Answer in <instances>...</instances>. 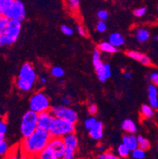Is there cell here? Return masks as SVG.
Segmentation results:
<instances>
[{
    "label": "cell",
    "mask_w": 158,
    "mask_h": 159,
    "mask_svg": "<svg viewBox=\"0 0 158 159\" xmlns=\"http://www.w3.org/2000/svg\"><path fill=\"white\" fill-rule=\"evenodd\" d=\"M51 136L48 131L37 128L33 134L25 137L21 142V151L24 157H38L42 150L47 147Z\"/></svg>",
    "instance_id": "obj_1"
},
{
    "label": "cell",
    "mask_w": 158,
    "mask_h": 159,
    "mask_svg": "<svg viewBox=\"0 0 158 159\" xmlns=\"http://www.w3.org/2000/svg\"><path fill=\"white\" fill-rule=\"evenodd\" d=\"M37 79V74L33 65L29 63H25L20 69L16 86L17 89L22 92H29L33 88Z\"/></svg>",
    "instance_id": "obj_2"
},
{
    "label": "cell",
    "mask_w": 158,
    "mask_h": 159,
    "mask_svg": "<svg viewBox=\"0 0 158 159\" xmlns=\"http://www.w3.org/2000/svg\"><path fill=\"white\" fill-rule=\"evenodd\" d=\"M66 146L63 138L52 137L47 147L43 149L37 158L61 159L63 158Z\"/></svg>",
    "instance_id": "obj_3"
},
{
    "label": "cell",
    "mask_w": 158,
    "mask_h": 159,
    "mask_svg": "<svg viewBox=\"0 0 158 159\" xmlns=\"http://www.w3.org/2000/svg\"><path fill=\"white\" fill-rule=\"evenodd\" d=\"M21 30V21L10 20L7 30L0 37V48L12 45L19 37Z\"/></svg>",
    "instance_id": "obj_4"
},
{
    "label": "cell",
    "mask_w": 158,
    "mask_h": 159,
    "mask_svg": "<svg viewBox=\"0 0 158 159\" xmlns=\"http://www.w3.org/2000/svg\"><path fill=\"white\" fill-rule=\"evenodd\" d=\"M74 131L75 124L58 117H54L49 129L51 136L56 138H63L65 135Z\"/></svg>",
    "instance_id": "obj_5"
},
{
    "label": "cell",
    "mask_w": 158,
    "mask_h": 159,
    "mask_svg": "<svg viewBox=\"0 0 158 159\" xmlns=\"http://www.w3.org/2000/svg\"><path fill=\"white\" fill-rule=\"evenodd\" d=\"M38 113L33 110L27 111L23 115L21 121V133L22 136L27 137L37 129Z\"/></svg>",
    "instance_id": "obj_6"
},
{
    "label": "cell",
    "mask_w": 158,
    "mask_h": 159,
    "mask_svg": "<svg viewBox=\"0 0 158 159\" xmlns=\"http://www.w3.org/2000/svg\"><path fill=\"white\" fill-rule=\"evenodd\" d=\"M30 110L40 113L50 108V100L42 91L35 93L29 100Z\"/></svg>",
    "instance_id": "obj_7"
},
{
    "label": "cell",
    "mask_w": 158,
    "mask_h": 159,
    "mask_svg": "<svg viewBox=\"0 0 158 159\" xmlns=\"http://www.w3.org/2000/svg\"><path fill=\"white\" fill-rule=\"evenodd\" d=\"M51 112L55 117L66 120L74 124H76L78 121V116L76 111L74 110L73 108H69V106H65L63 105H56L52 107Z\"/></svg>",
    "instance_id": "obj_8"
},
{
    "label": "cell",
    "mask_w": 158,
    "mask_h": 159,
    "mask_svg": "<svg viewBox=\"0 0 158 159\" xmlns=\"http://www.w3.org/2000/svg\"><path fill=\"white\" fill-rule=\"evenodd\" d=\"M26 11L25 5L21 0H14L4 15L7 16L10 20H17L23 21L25 18Z\"/></svg>",
    "instance_id": "obj_9"
},
{
    "label": "cell",
    "mask_w": 158,
    "mask_h": 159,
    "mask_svg": "<svg viewBox=\"0 0 158 159\" xmlns=\"http://www.w3.org/2000/svg\"><path fill=\"white\" fill-rule=\"evenodd\" d=\"M54 115L51 111L47 110L38 113V121H37V128L48 131L51 124L54 119Z\"/></svg>",
    "instance_id": "obj_10"
},
{
    "label": "cell",
    "mask_w": 158,
    "mask_h": 159,
    "mask_svg": "<svg viewBox=\"0 0 158 159\" xmlns=\"http://www.w3.org/2000/svg\"><path fill=\"white\" fill-rule=\"evenodd\" d=\"M95 70L100 82H106V81L111 77V66H110L108 63H102L99 66H97V68H95Z\"/></svg>",
    "instance_id": "obj_11"
},
{
    "label": "cell",
    "mask_w": 158,
    "mask_h": 159,
    "mask_svg": "<svg viewBox=\"0 0 158 159\" xmlns=\"http://www.w3.org/2000/svg\"><path fill=\"white\" fill-rule=\"evenodd\" d=\"M126 55H127L128 57L131 58L133 60H136V61L139 62L140 63H142V65H145V66H151L152 62L149 56H147L146 55H145L144 53H142L138 51H127L126 52Z\"/></svg>",
    "instance_id": "obj_12"
},
{
    "label": "cell",
    "mask_w": 158,
    "mask_h": 159,
    "mask_svg": "<svg viewBox=\"0 0 158 159\" xmlns=\"http://www.w3.org/2000/svg\"><path fill=\"white\" fill-rule=\"evenodd\" d=\"M148 98L150 105L153 108H158V90L157 87L154 84L148 86Z\"/></svg>",
    "instance_id": "obj_13"
},
{
    "label": "cell",
    "mask_w": 158,
    "mask_h": 159,
    "mask_svg": "<svg viewBox=\"0 0 158 159\" xmlns=\"http://www.w3.org/2000/svg\"><path fill=\"white\" fill-rule=\"evenodd\" d=\"M89 136L95 140H100L104 136V124L97 121L92 128L89 130Z\"/></svg>",
    "instance_id": "obj_14"
},
{
    "label": "cell",
    "mask_w": 158,
    "mask_h": 159,
    "mask_svg": "<svg viewBox=\"0 0 158 159\" xmlns=\"http://www.w3.org/2000/svg\"><path fill=\"white\" fill-rule=\"evenodd\" d=\"M123 143L128 147L130 151L138 147V137L134 134H127L123 137Z\"/></svg>",
    "instance_id": "obj_15"
},
{
    "label": "cell",
    "mask_w": 158,
    "mask_h": 159,
    "mask_svg": "<svg viewBox=\"0 0 158 159\" xmlns=\"http://www.w3.org/2000/svg\"><path fill=\"white\" fill-rule=\"evenodd\" d=\"M63 139L66 147H69V148L77 150L78 147V140L74 132L70 133L68 135H65L64 137H63Z\"/></svg>",
    "instance_id": "obj_16"
},
{
    "label": "cell",
    "mask_w": 158,
    "mask_h": 159,
    "mask_svg": "<svg viewBox=\"0 0 158 159\" xmlns=\"http://www.w3.org/2000/svg\"><path fill=\"white\" fill-rule=\"evenodd\" d=\"M122 129L124 130L127 134H134L137 132V126L136 124L132 120L127 119L123 121L121 124Z\"/></svg>",
    "instance_id": "obj_17"
},
{
    "label": "cell",
    "mask_w": 158,
    "mask_h": 159,
    "mask_svg": "<svg viewBox=\"0 0 158 159\" xmlns=\"http://www.w3.org/2000/svg\"><path fill=\"white\" fill-rule=\"evenodd\" d=\"M108 41L115 47L119 48L124 45L125 43V39L119 33H113L108 37Z\"/></svg>",
    "instance_id": "obj_18"
},
{
    "label": "cell",
    "mask_w": 158,
    "mask_h": 159,
    "mask_svg": "<svg viewBox=\"0 0 158 159\" xmlns=\"http://www.w3.org/2000/svg\"><path fill=\"white\" fill-rule=\"evenodd\" d=\"M97 48L99 49L101 52L109 53V54H115L118 52V49L116 47L111 44L109 41H104L98 44Z\"/></svg>",
    "instance_id": "obj_19"
},
{
    "label": "cell",
    "mask_w": 158,
    "mask_h": 159,
    "mask_svg": "<svg viewBox=\"0 0 158 159\" xmlns=\"http://www.w3.org/2000/svg\"><path fill=\"white\" fill-rule=\"evenodd\" d=\"M66 9L72 14H78L80 7V0H64Z\"/></svg>",
    "instance_id": "obj_20"
},
{
    "label": "cell",
    "mask_w": 158,
    "mask_h": 159,
    "mask_svg": "<svg viewBox=\"0 0 158 159\" xmlns=\"http://www.w3.org/2000/svg\"><path fill=\"white\" fill-rule=\"evenodd\" d=\"M150 37V32L145 29H139L135 33V38L136 40L140 43L146 42L149 40Z\"/></svg>",
    "instance_id": "obj_21"
},
{
    "label": "cell",
    "mask_w": 158,
    "mask_h": 159,
    "mask_svg": "<svg viewBox=\"0 0 158 159\" xmlns=\"http://www.w3.org/2000/svg\"><path fill=\"white\" fill-rule=\"evenodd\" d=\"M141 114L146 118H153L154 116L153 108L150 105H143L141 107Z\"/></svg>",
    "instance_id": "obj_22"
},
{
    "label": "cell",
    "mask_w": 158,
    "mask_h": 159,
    "mask_svg": "<svg viewBox=\"0 0 158 159\" xmlns=\"http://www.w3.org/2000/svg\"><path fill=\"white\" fill-rule=\"evenodd\" d=\"M130 150H129L128 147L126 145H124V143L120 144V146L117 148V153H118L119 157H121V158H127L130 156Z\"/></svg>",
    "instance_id": "obj_23"
},
{
    "label": "cell",
    "mask_w": 158,
    "mask_h": 159,
    "mask_svg": "<svg viewBox=\"0 0 158 159\" xmlns=\"http://www.w3.org/2000/svg\"><path fill=\"white\" fill-rule=\"evenodd\" d=\"M101 52L100 51L99 49L97 48L95 49L93 52V64L94 69L97 68V66H99L101 63H103L102 60H101Z\"/></svg>",
    "instance_id": "obj_24"
},
{
    "label": "cell",
    "mask_w": 158,
    "mask_h": 159,
    "mask_svg": "<svg viewBox=\"0 0 158 159\" xmlns=\"http://www.w3.org/2000/svg\"><path fill=\"white\" fill-rule=\"evenodd\" d=\"M10 19L5 15H0V37L4 34L8 26Z\"/></svg>",
    "instance_id": "obj_25"
},
{
    "label": "cell",
    "mask_w": 158,
    "mask_h": 159,
    "mask_svg": "<svg viewBox=\"0 0 158 159\" xmlns=\"http://www.w3.org/2000/svg\"><path fill=\"white\" fill-rule=\"evenodd\" d=\"M4 136L5 135H0V157L5 155L8 150V143Z\"/></svg>",
    "instance_id": "obj_26"
},
{
    "label": "cell",
    "mask_w": 158,
    "mask_h": 159,
    "mask_svg": "<svg viewBox=\"0 0 158 159\" xmlns=\"http://www.w3.org/2000/svg\"><path fill=\"white\" fill-rule=\"evenodd\" d=\"M131 157L134 159L145 158L146 157V150L138 147V148L134 149V150L131 151Z\"/></svg>",
    "instance_id": "obj_27"
},
{
    "label": "cell",
    "mask_w": 158,
    "mask_h": 159,
    "mask_svg": "<svg viewBox=\"0 0 158 159\" xmlns=\"http://www.w3.org/2000/svg\"><path fill=\"white\" fill-rule=\"evenodd\" d=\"M138 141L139 148L142 149V150H147L150 147V141L148 139H146L144 138L143 136H142V135L138 136Z\"/></svg>",
    "instance_id": "obj_28"
},
{
    "label": "cell",
    "mask_w": 158,
    "mask_h": 159,
    "mask_svg": "<svg viewBox=\"0 0 158 159\" xmlns=\"http://www.w3.org/2000/svg\"><path fill=\"white\" fill-rule=\"evenodd\" d=\"M14 0H0V15H4L7 10Z\"/></svg>",
    "instance_id": "obj_29"
},
{
    "label": "cell",
    "mask_w": 158,
    "mask_h": 159,
    "mask_svg": "<svg viewBox=\"0 0 158 159\" xmlns=\"http://www.w3.org/2000/svg\"><path fill=\"white\" fill-rule=\"evenodd\" d=\"M51 74L53 77L57 78V79H59V78L63 77L65 72L63 70V69L60 66H53L51 70Z\"/></svg>",
    "instance_id": "obj_30"
},
{
    "label": "cell",
    "mask_w": 158,
    "mask_h": 159,
    "mask_svg": "<svg viewBox=\"0 0 158 159\" xmlns=\"http://www.w3.org/2000/svg\"><path fill=\"white\" fill-rule=\"evenodd\" d=\"M98 159H118L119 156H116L115 154L110 151L107 152H103L101 154H99L97 157Z\"/></svg>",
    "instance_id": "obj_31"
},
{
    "label": "cell",
    "mask_w": 158,
    "mask_h": 159,
    "mask_svg": "<svg viewBox=\"0 0 158 159\" xmlns=\"http://www.w3.org/2000/svg\"><path fill=\"white\" fill-rule=\"evenodd\" d=\"M75 151L76 150L74 149L69 148V147H66L65 149L64 155H63V158L64 159H73L75 157Z\"/></svg>",
    "instance_id": "obj_32"
},
{
    "label": "cell",
    "mask_w": 158,
    "mask_h": 159,
    "mask_svg": "<svg viewBox=\"0 0 158 159\" xmlns=\"http://www.w3.org/2000/svg\"><path fill=\"white\" fill-rule=\"evenodd\" d=\"M97 122V120H96L95 117H93V116H92L91 117H89V118H88L87 120H85V128H86L87 130H89L95 125V124Z\"/></svg>",
    "instance_id": "obj_33"
},
{
    "label": "cell",
    "mask_w": 158,
    "mask_h": 159,
    "mask_svg": "<svg viewBox=\"0 0 158 159\" xmlns=\"http://www.w3.org/2000/svg\"><path fill=\"white\" fill-rule=\"evenodd\" d=\"M97 18L100 21H105L108 20V17H109V14L105 10H101V11H99L97 13Z\"/></svg>",
    "instance_id": "obj_34"
},
{
    "label": "cell",
    "mask_w": 158,
    "mask_h": 159,
    "mask_svg": "<svg viewBox=\"0 0 158 159\" xmlns=\"http://www.w3.org/2000/svg\"><path fill=\"white\" fill-rule=\"evenodd\" d=\"M61 31H62V33H63L64 35L68 36V37L72 36V34H73L74 33L73 29H72L71 27L68 26V25H63L61 26Z\"/></svg>",
    "instance_id": "obj_35"
},
{
    "label": "cell",
    "mask_w": 158,
    "mask_h": 159,
    "mask_svg": "<svg viewBox=\"0 0 158 159\" xmlns=\"http://www.w3.org/2000/svg\"><path fill=\"white\" fill-rule=\"evenodd\" d=\"M146 14V7H139L134 11V15L137 18H141L143 17Z\"/></svg>",
    "instance_id": "obj_36"
},
{
    "label": "cell",
    "mask_w": 158,
    "mask_h": 159,
    "mask_svg": "<svg viewBox=\"0 0 158 159\" xmlns=\"http://www.w3.org/2000/svg\"><path fill=\"white\" fill-rule=\"evenodd\" d=\"M96 29L97 30V32L99 33H104L107 30V25L105 23V21H99L97 24V26Z\"/></svg>",
    "instance_id": "obj_37"
},
{
    "label": "cell",
    "mask_w": 158,
    "mask_h": 159,
    "mask_svg": "<svg viewBox=\"0 0 158 159\" xmlns=\"http://www.w3.org/2000/svg\"><path fill=\"white\" fill-rule=\"evenodd\" d=\"M150 81L153 84H154L156 87H158V73L157 72H153L149 75Z\"/></svg>",
    "instance_id": "obj_38"
},
{
    "label": "cell",
    "mask_w": 158,
    "mask_h": 159,
    "mask_svg": "<svg viewBox=\"0 0 158 159\" xmlns=\"http://www.w3.org/2000/svg\"><path fill=\"white\" fill-rule=\"evenodd\" d=\"M7 131V123L4 120H0V135H5Z\"/></svg>",
    "instance_id": "obj_39"
},
{
    "label": "cell",
    "mask_w": 158,
    "mask_h": 159,
    "mask_svg": "<svg viewBox=\"0 0 158 159\" xmlns=\"http://www.w3.org/2000/svg\"><path fill=\"white\" fill-rule=\"evenodd\" d=\"M97 111H98V108L95 104H92V105H89V108H88V112H89V115L91 116L96 115V114L97 113Z\"/></svg>",
    "instance_id": "obj_40"
},
{
    "label": "cell",
    "mask_w": 158,
    "mask_h": 159,
    "mask_svg": "<svg viewBox=\"0 0 158 159\" xmlns=\"http://www.w3.org/2000/svg\"><path fill=\"white\" fill-rule=\"evenodd\" d=\"M77 31H78V34L82 36V37H85L87 34L85 28H84L82 25H77Z\"/></svg>",
    "instance_id": "obj_41"
},
{
    "label": "cell",
    "mask_w": 158,
    "mask_h": 159,
    "mask_svg": "<svg viewBox=\"0 0 158 159\" xmlns=\"http://www.w3.org/2000/svg\"><path fill=\"white\" fill-rule=\"evenodd\" d=\"M61 103L63 105H65V106H69L71 104V100L68 97H63L61 100Z\"/></svg>",
    "instance_id": "obj_42"
},
{
    "label": "cell",
    "mask_w": 158,
    "mask_h": 159,
    "mask_svg": "<svg viewBox=\"0 0 158 159\" xmlns=\"http://www.w3.org/2000/svg\"><path fill=\"white\" fill-rule=\"evenodd\" d=\"M124 76L126 79H130L132 77V74L130 73V71H125L124 73Z\"/></svg>",
    "instance_id": "obj_43"
},
{
    "label": "cell",
    "mask_w": 158,
    "mask_h": 159,
    "mask_svg": "<svg viewBox=\"0 0 158 159\" xmlns=\"http://www.w3.org/2000/svg\"><path fill=\"white\" fill-rule=\"evenodd\" d=\"M40 82L42 84H46V83H47V79H46L44 76H42V77L40 78Z\"/></svg>",
    "instance_id": "obj_44"
},
{
    "label": "cell",
    "mask_w": 158,
    "mask_h": 159,
    "mask_svg": "<svg viewBox=\"0 0 158 159\" xmlns=\"http://www.w3.org/2000/svg\"><path fill=\"white\" fill-rule=\"evenodd\" d=\"M97 148L100 151H101V152H104V150H105V147H104V144H99L97 147Z\"/></svg>",
    "instance_id": "obj_45"
},
{
    "label": "cell",
    "mask_w": 158,
    "mask_h": 159,
    "mask_svg": "<svg viewBox=\"0 0 158 159\" xmlns=\"http://www.w3.org/2000/svg\"><path fill=\"white\" fill-rule=\"evenodd\" d=\"M153 39H154V40H156V41H158V35H156L154 37H153Z\"/></svg>",
    "instance_id": "obj_46"
},
{
    "label": "cell",
    "mask_w": 158,
    "mask_h": 159,
    "mask_svg": "<svg viewBox=\"0 0 158 159\" xmlns=\"http://www.w3.org/2000/svg\"><path fill=\"white\" fill-rule=\"evenodd\" d=\"M60 84H62V85L64 84V81H61V82H60Z\"/></svg>",
    "instance_id": "obj_47"
},
{
    "label": "cell",
    "mask_w": 158,
    "mask_h": 159,
    "mask_svg": "<svg viewBox=\"0 0 158 159\" xmlns=\"http://www.w3.org/2000/svg\"><path fill=\"white\" fill-rule=\"evenodd\" d=\"M157 13H158V7H157Z\"/></svg>",
    "instance_id": "obj_48"
}]
</instances>
